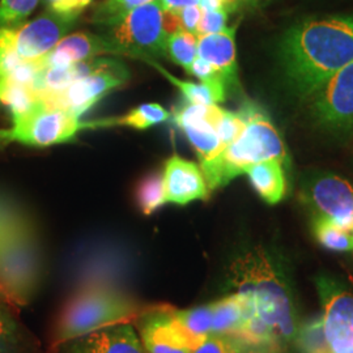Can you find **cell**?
Returning a JSON list of instances; mask_svg holds the SVG:
<instances>
[{"mask_svg":"<svg viewBox=\"0 0 353 353\" xmlns=\"http://www.w3.org/2000/svg\"><path fill=\"white\" fill-rule=\"evenodd\" d=\"M100 55H117V51L102 34L79 32L67 34L52 50L37 59V62L42 70H46L88 61Z\"/></svg>","mask_w":353,"mask_h":353,"instance_id":"2e32d148","label":"cell"},{"mask_svg":"<svg viewBox=\"0 0 353 353\" xmlns=\"http://www.w3.org/2000/svg\"><path fill=\"white\" fill-rule=\"evenodd\" d=\"M243 3H246V4H249V6H256L258 3H259V0H242Z\"/></svg>","mask_w":353,"mask_h":353,"instance_id":"ee69618b","label":"cell"},{"mask_svg":"<svg viewBox=\"0 0 353 353\" xmlns=\"http://www.w3.org/2000/svg\"><path fill=\"white\" fill-rule=\"evenodd\" d=\"M165 203L186 205L194 201H207L211 190L201 166L173 154L163 170Z\"/></svg>","mask_w":353,"mask_h":353,"instance_id":"9a60e30c","label":"cell"},{"mask_svg":"<svg viewBox=\"0 0 353 353\" xmlns=\"http://www.w3.org/2000/svg\"><path fill=\"white\" fill-rule=\"evenodd\" d=\"M173 306H145L132 322L145 353H192L195 345L178 327Z\"/></svg>","mask_w":353,"mask_h":353,"instance_id":"4fadbf2b","label":"cell"},{"mask_svg":"<svg viewBox=\"0 0 353 353\" xmlns=\"http://www.w3.org/2000/svg\"><path fill=\"white\" fill-rule=\"evenodd\" d=\"M228 17H229V12L225 10L203 11L199 26H198V36L223 32L228 28Z\"/></svg>","mask_w":353,"mask_h":353,"instance_id":"e575fe53","label":"cell"},{"mask_svg":"<svg viewBox=\"0 0 353 353\" xmlns=\"http://www.w3.org/2000/svg\"><path fill=\"white\" fill-rule=\"evenodd\" d=\"M312 115L319 126L345 132L353 128V61L312 96Z\"/></svg>","mask_w":353,"mask_h":353,"instance_id":"8fae6325","label":"cell"},{"mask_svg":"<svg viewBox=\"0 0 353 353\" xmlns=\"http://www.w3.org/2000/svg\"><path fill=\"white\" fill-rule=\"evenodd\" d=\"M236 32L237 26L223 32L203 34L198 38V57H201L223 75L225 84L239 85V67L236 62Z\"/></svg>","mask_w":353,"mask_h":353,"instance_id":"e0dca14e","label":"cell"},{"mask_svg":"<svg viewBox=\"0 0 353 353\" xmlns=\"http://www.w3.org/2000/svg\"><path fill=\"white\" fill-rule=\"evenodd\" d=\"M147 63L153 65L161 75H164L173 85L181 90L185 101L191 103H202V105H217L219 102L225 101L227 97V85L223 81L214 83H191L181 80L176 76L170 75L165 68H163L154 61H147Z\"/></svg>","mask_w":353,"mask_h":353,"instance_id":"44dd1931","label":"cell"},{"mask_svg":"<svg viewBox=\"0 0 353 353\" xmlns=\"http://www.w3.org/2000/svg\"><path fill=\"white\" fill-rule=\"evenodd\" d=\"M198 34L186 30L170 34L166 42V58L190 74V68L198 57Z\"/></svg>","mask_w":353,"mask_h":353,"instance_id":"f1b7e54d","label":"cell"},{"mask_svg":"<svg viewBox=\"0 0 353 353\" xmlns=\"http://www.w3.org/2000/svg\"><path fill=\"white\" fill-rule=\"evenodd\" d=\"M130 80V71L126 64L114 58H97L94 67L88 74L71 83L63 89L45 96L41 102L45 106L63 110L80 118Z\"/></svg>","mask_w":353,"mask_h":353,"instance_id":"9c48e42d","label":"cell"},{"mask_svg":"<svg viewBox=\"0 0 353 353\" xmlns=\"http://www.w3.org/2000/svg\"><path fill=\"white\" fill-rule=\"evenodd\" d=\"M243 174L249 176L254 190L268 204H278L284 199L288 191L284 164L276 160H265L250 165Z\"/></svg>","mask_w":353,"mask_h":353,"instance_id":"d6986e66","label":"cell"},{"mask_svg":"<svg viewBox=\"0 0 353 353\" xmlns=\"http://www.w3.org/2000/svg\"><path fill=\"white\" fill-rule=\"evenodd\" d=\"M240 113L245 119V128L239 139L225 147L216 160L201 166L211 191L227 186L250 165L272 159L284 165L290 161L276 127L258 105L246 102Z\"/></svg>","mask_w":353,"mask_h":353,"instance_id":"3957f363","label":"cell"},{"mask_svg":"<svg viewBox=\"0 0 353 353\" xmlns=\"http://www.w3.org/2000/svg\"><path fill=\"white\" fill-rule=\"evenodd\" d=\"M152 0H100L94 4L89 21L93 26L106 29L118 24L128 13Z\"/></svg>","mask_w":353,"mask_h":353,"instance_id":"d4e9b609","label":"cell"},{"mask_svg":"<svg viewBox=\"0 0 353 353\" xmlns=\"http://www.w3.org/2000/svg\"><path fill=\"white\" fill-rule=\"evenodd\" d=\"M190 75L198 77L201 81H207V83L223 81L225 84V80H224L223 75L214 68L212 64L208 63L207 61H204L201 57H196V59L194 61V63H192L191 68H190Z\"/></svg>","mask_w":353,"mask_h":353,"instance_id":"d590c367","label":"cell"},{"mask_svg":"<svg viewBox=\"0 0 353 353\" xmlns=\"http://www.w3.org/2000/svg\"><path fill=\"white\" fill-rule=\"evenodd\" d=\"M313 233L316 240L332 252H352L353 230L336 225L331 220L321 216L313 217Z\"/></svg>","mask_w":353,"mask_h":353,"instance_id":"83f0119b","label":"cell"},{"mask_svg":"<svg viewBox=\"0 0 353 353\" xmlns=\"http://www.w3.org/2000/svg\"><path fill=\"white\" fill-rule=\"evenodd\" d=\"M39 0H0V28L24 24Z\"/></svg>","mask_w":353,"mask_h":353,"instance_id":"1f68e13d","label":"cell"},{"mask_svg":"<svg viewBox=\"0 0 353 353\" xmlns=\"http://www.w3.org/2000/svg\"><path fill=\"white\" fill-rule=\"evenodd\" d=\"M93 0H55L49 10L51 12L64 16H81L85 8H88Z\"/></svg>","mask_w":353,"mask_h":353,"instance_id":"8d00e7d4","label":"cell"},{"mask_svg":"<svg viewBox=\"0 0 353 353\" xmlns=\"http://www.w3.org/2000/svg\"><path fill=\"white\" fill-rule=\"evenodd\" d=\"M246 347L249 345L236 336L211 334L194 348L192 353H241Z\"/></svg>","mask_w":353,"mask_h":353,"instance_id":"d6a6232c","label":"cell"},{"mask_svg":"<svg viewBox=\"0 0 353 353\" xmlns=\"http://www.w3.org/2000/svg\"><path fill=\"white\" fill-rule=\"evenodd\" d=\"M170 118V113L160 103H143L122 117H114L106 119H96V128L127 126L137 130H147L159 123H163Z\"/></svg>","mask_w":353,"mask_h":353,"instance_id":"603a6c76","label":"cell"},{"mask_svg":"<svg viewBox=\"0 0 353 353\" xmlns=\"http://www.w3.org/2000/svg\"><path fill=\"white\" fill-rule=\"evenodd\" d=\"M202 8L199 4L189 6V7H185L179 11H176L182 30L198 34V26H199L201 17H202Z\"/></svg>","mask_w":353,"mask_h":353,"instance_id":"74e56055","label":"cell"},{"mask_svg":"<svg viewBox=\"0 0 353 353\" xmlns=\"http://www.w3.org/2000/svg\"><path fill=\"white\" fill-rule=\"evenodd\" d=\"M117 55L138 58L144 62L166 58L169 33L160 0H152L127 14L118 24L102 29Z\"/></svg>","mask_w":353,"mask_h":353,"instance_id":"52a82bcc","label":"cell"},{"mask_svg":"<svg viewBox=\"0 0 353 353\" xmlns=\"http://www.w3.org/2000/svg\"><path fill=\"white\" fill-rule=\"evenodd\" d=\"M0 353H49L13 307L0 297Z\"/></svg>","mask_w":353,"mask_h":353,"instance_id":"ac0fdd59","label":"cell"},{"mask_svg":"<svg viewBox=\"0 0 353 353\" xmlns=\"http://www.w3.org/2000/svg\"><path fill=\"white\" fill-rule=\"evenodd\" d=\"M135 270L137 259L130 246L121 241H89L71 261L70 284L72 293L92 288L125 290Z\"/></svg>","mask_w":353,"mask_h":353,"instance_id":"5b68a950","label":"cell"},{"mask_svg":"<svg viewBox=\"0 0 353 353\" xmlns=\"http://www.w3.org/2000/svg\"><path fill=\"white\" fill-rule=\"evenodd\" d=\"M243 128H245V119L241 115L240 112L232 113V112L224 110L214 130H216L217 137L225 150V147H228L229 144H232L233 141L239 139Z\"/></svg>","mask_w":353,"mask_h":353,"instance_id":"836d02e7","label":"cell"},{"mask_svg":"<svg viewBox=\"0 0 353 353\" xmlns=\"http://www.w3.org/2000/svg\"><path fill=\"white\" fill-rule=\"evenodd\" d=\"M223 112L224 109L219 108L217 105H202L185 101L174 109L173 118L179 128L188 126H212L216 128Z\"/></svg>","mask_w":353,"mask_h":353,"instance_id":"484cf974","label":"cell"},{"mask_svg":"<svg viewBox=\"0 0 353 353\" xmlns=\"http://www.w3.org/2000/svg\"><path fill=\"white\" fill-rule=\"evenodd\" d=\"M283 74L300 99L312 97L353 61V16L309 17L290 26L279 45Z\"/></svg>","mask_w":353,"mask_h":353,"instance_id":"6da1fadb","label":"cell"},{"mask_svg":"<svg viewBox=\"0 0 353 353\" xmlns=\"http://www.w3.org/2000/svg\"><path fill=\"white\" fill-rule=\"evenodd\" d=\"M96 130L94 121L84 122L72 114L39 102L30 112L13 118L12 126L0 128V147L19 143L29 147H50L75 141L80 131Z\"/></svg>","mask_w":353,"mask_h":353,"instance_id":"ba28073f","label":"cell"},{"mask_svg":"<svg viewBox=\"0 0 353 353\" xmlns=\"http://www.w3.org/2000/svg\"><path fill=\"white\" fill-rule=\"evenodd\" d=\"M49 353H145L132 323L100 328L64 341Z\"/></svg>","mask_w":353,"mask_h":353,"instance_id":"5bb4252c","label":"cell"},{"mask_svg":"<svg viewBox=\"0 0 353 353\" xmlns=\"http://www.w3.org/2000/svg\"><path fill=\"white\" fill-rule=\"evenodd\" d=\"M135 199L138 203L140 211L147 216L154 214L159 208H161L165 203L164 185H163V173L153 172L140 179Z\"/></svg>","mask_w":353,"mask_h":353,"instance_id":"f546056e","label":"cell"},{"mask_svg":"<svg viewBox=\"0 0 353 353\" xmlns=\"http://www.w3.org/2000/svg\"><path fill=\"white\" fill-rule=\"evenodd\" d=\"M301 199L314 216L353 230V186L347 179L332 173H314L303 181Z\"/></svg>","mask_w":353,"mask_h":353,"instance_id":"30bf717a","label":"cell"},{"mask_svg":"<svg viewBox=\"0 0 353 353\" xmlns=\"http://www.w3.org/2000/svg\"><path fill=\"white\" fill-rule=\"evenodd\" d=\"M241 353H280V351L274 350V348H267V347H252V345H249Z\"/></svg>","mask_w":353,"mask_h":353,"instance_id":"60d3db41","label":"cell"},{"mask_svg":"<svg viewBox=\"0 0 353 353\" xmlns=\"http://www.w3.org/2000/svg\"><path fill=\"white\" fill-rule=\"evenodd\" d=\"M172 316L178 327L183 331V334L189 338L195 347L199 343H202L208 335H211L212 303L195 306L190 309L173 307Z\"/></svg>","mask_w":353,"mask_h":353,"instance_id":"7402d4cb","label":"cell"},{"mask_svg":"<svg viewBox=\"0 0 353 353\" xmlns=\"http://www.w3.org/2000/svg\"><path fill=\"white\" fill-rule=\"evenodd\" d=\"M293 341L301 353H330L322 316H316L299 326Z\"/></svg>","mask_w":353,"mask_h":353,"instance_id":"4dcf8cb0","label":"cell"},{"mask_svg":"<svg viewBox=\"0 0 353 353\" xmlns=\"http://www.w3.org/2000/svg\"><path fill=\"white\" fill-rule=\"evenodd\" d=\"M228 278L283 344L294 341L299 319L290 280L271 252L261 246L242 252L229 267Z\"/></svg>","mask_w":353,"mask_h":353,"instance_id":"7a4b0ae2","label":"cell"},{"mask_svg":"<svg viewBox=\"0 0 353 353\" xmlns=\"http://www.w3.org/2000/svg\"><path fill=\"white\" fill-rule=\"evenodd\" d=\"M144 307L125 290L92 288L75 292L58 316L48 351L100 328L132 323Z\"/></svg>","mask_w":353,"mask_h":353,"instance_id":"277c9868","label":"cell"},{"mask_svg":"<svg viewBox=\"0 0 353 353\" xmlns=\"http://www.w3.org/2000/svg\"><path fill=\"white\" fill-rule=\"evenodd\" d=\"M199 6L202 11H216V10H225L220 0H201ZM227 11V10H225Z\"/></svg>","mask_w":353,"mask_h":353,"instance_id":"ab89813d","label":"cell"},{"mask_svg":"<svg viewBox=\"0 0 353 353\" xmlns=\"http://www.w3.org/2000/svg\"><path fill=\"white\" fill-rule=\"evenodd\" d=\"M330 353H353V292L335 280L316 279Z\"/></svg>","mask_w":353,"mask_h":353,"instance_id":"7c38bea8","label":"cell"},{"mask_svg":"<svg viewBox=\"0 0 353 353\" xmlns=\"http://www.w3.org/2000/svg\"><path fill=\"white\" fill-rule=\"evenodd\" d=\"M39 102L32 87L0 76V103L10 110L12 119L30 112Z\"/></svg>","mask_w":353,"mask_h":353,"instance_id":"cb8c5ba5","label":"cell"},{"mask_svg":"<svg viewBox=\"0 0 353 353\" xmlns=\"http://www.w3.org/2000/svg\"><path fill=\"white\" fill-rule=\"evenodd\" d=\"M190 144L196 152L201 166L210 164L216 160L220 153L224 151V145L217 137V132L212 126L182 127L181 128Z\"/></svg>","mask_w":353,"mask_h":353,"instance_id":"4316f807","label":"cell"},{"mask_svg":"<svg viewBox=\"0 0 353 353\" xmlns=\"http://www.w3.org/2000/svg\"><path fill=\"white\" fill-rule=\"evenodd\" d=\"M254 307L245 294L234 292L224 299L212 303V330L211 334L232 335L240 334L246 319L250 316Z\"/></svg>","mask_w":353,"mask_h":353,"instance_id":"ffe728a7","label":"cell"},{"mask_svg":"<svg viewBox=\"0 0 353 353\" xmlns=\"http://www.w3.org/2000/svg\"><path fill=\"white\" fill-rule=\"evenodd\" d=\"M39 1H41L42 7H43L45 10H49L51 7V4H52L55 0H39Z\"/></svg>","mask_w":353,"mask_h":353,"instance_id":"7bdbcfd3","label":"cell"},{"mask_svg":"<svg viewBox=\"0 0 353 353\" xmlns=\"http://www.w3.org/2000/svg\"><path fill=\"white\" fill-rule=\"evenodd\" d=\"M224 6V8L227 10L228 12H233L239 8V6L241 4L242 0H220Z\"/></svg>","mask_w":353,"mask_h":353,"instance_id":"b9f144b4","label":"cell"},{"mask_svg":"<svg viewBox=\"0 0 353 353\" xmlns=\"http://www.w3.org/2000/svg\"><path fill=\"white\" fill-rule=\"evenodd\" d=\"M79 16L45 11L24 24L0 28V76L52 50L77 24Z\"/></svg>","mask_w":353,"mask_h":353,"instance_id":"8992f818","label":"cell"},{"mask_svg":"<svg viewBox=\"0 0 353 353\" xmlns=\"http://www.w3.org/2000/svg\"><path fill=\"white\" fill-rule=\"evenodd\" d=\"M201 0H160L161 7L168 12H176L185 7L196 6Z\"/></svg>","mask_w":353,"mask_h":353,"instance_id":"f35d334b","label":"cell"}]
</instances>
